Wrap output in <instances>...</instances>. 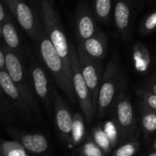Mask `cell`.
Listing matches in <instances>:
<instances>
[{"label":"cell","mask_w":156,"mask_h":156,"mask_svg":"<svg viewBox=\"0 0 156 156\" xmlns=\"http://www.w3.org/2000/svg\"><path fill=\"white\" fill-rule=\"evenodd\" d=\"M0 39H2V26L0 23Z\"/></svg>","instance_id":"obj_34"},{"label":"cell","mask_w":156,"mask_h":156,"mask_svg":"<svg viewBox=\"0 0 156 156\" xmlns=\"http://www.w3.org/2000/svg\"><path fill=\"white\" fill-rule=\"evenodd\" d=\"M113 0H93V12L96 19L107 24L111 20L113 11Z\"/></svg>","instance_id":"obj_20"},{"label":"cell","mask_w":156,"mask_h":156,"mask_svg":"<svg viewBox=\"0 0 156 156\" xmlns=\"http://www.w3.org/2000/svg\"><path fill=\"white\" fill-rule=\"evenodd\" d=\"M113 21L115 27L124 40L131 34V0H114Z\"/></svg>","instance_id":"obj_14"},{"label":"cell","mask_w":156,"mask_h":156,"mask_svg":"<svg viewBox=\"0 0 156 156\" xmlns=\"http://www.w3.org/2000/svg\"><path fill=\"white\" fill-rule=\"evenodd\" d=\"M77 153L81 156H104L105 153L94 141L91 134H87L86 139L78 148Z\"/></svg>","instance_id":"obj_22"},{"label":"cell","mask_w":156,"mask_h":156,"mask_svg":"<svg viewBox=\"0 0 156 156\" xmlns=\"http://www.w3.org/2000/svg\"><path fill=\"white\" fill-rule=\"evenodd\" d=\"M4 2L15 21L36 42L43 30V27L39 24L29 4L26 0H4Z\"/></svg>","instance_id":"obj_7"},{"label":"cell","mask_w":156,"mask_h":156,"mask_svg":"<svg viewBox=\"0 0 156 156\" xmlns=\"http://www.w3.org/2000/svg\"><path fill=\"white\" fill-rule=\"evenodd\" d=\"M91 135H92L94 141L97 143V144L105 153V154H109L112 152L113 147H112V143H111L107 133H105L103 127H101V126L94 127L92 130Z\"/></svg>","instance_id":"obj_24"},{"label":"cell","mask_w":156,"mask_h":156,"mask_svg":"<svg viewBox=\"0 0 156 156\" xmlns=\"http://www.w3.org/2000/svg\"><path fill=\"white\" fill-rule=\"evenodd\" d=\"M53 110L58 138L64 144L69 145L73 115L71 114V112L66 101L57 92L54 96Z\"/></svg>","instance_id":"obj_10"},{"label":"cell","mask_w":156,"mask_h":156,"mask_svg":"<svg viewBox=\"0 0 156 156\" xmlns=\"http://www.w3.org/2000/svg\"><path fill=\"white\" fill-rule=\"evenodd\" d=\"M156 29V9L154 10L152 13H150L148 16H145V18L142 21L140 25V32L142 35H149L153 33Z\"/></svg>","instance_id":"obj_26"},{"label":"cell","mask_w":156,"mask_h":156,"mask_svg":"<svg viewBox=\"0 0 156 156\" xmlns=\"http://www.w3.org/2000/svg\"><path fill=\"white\" fill-rule=\"evenodd\" d=\"M30 154L16 140L0 139V156H29Z\"/></svg>","instance_id":"obj_21"},{"label":"cell","mask_w":156,"mask_h":156,"mask_svg":"<svg viewBox=\"0 0 156 156\" xmlns=\"http://www.w3.org/2000/svg\"><path fill=\"white\" fill-rule=\"evenodd\" d=\"M113 111L114 121L121 134V143L129 139L136 138L137 122L133 104L126 92L124 84L114 101Z\"/></svg>","instance_id":"obj_6"},{"label":"cell","mask_w":156,"mask_h":156,"mask_svg":"<svg viewBox=\"0 0 156 156\" xmlns=\"http://www.w3.org/2000/svg\"><path fill=\"white\" fill-rule=\"evenodd\" d=\"M3 102L7 103V101L5 100V94H4V92H3V90H2V88H1V86H0V104H2Z\"/></svg>","instance_id":"obj_31"},{"label":"cell","mask_w":156,"mask_h":156,"mask_svg":"<svg viewBox=\"0 0 156 156\" xmlns=\"http://www.w3.org/2000/svg\"><path fill=\"white\" fill-rule=\"evenodd\" d=\"M154 79H156V76H155V77H154Z\"/></svg>","instance_id":"obj_35"},{"label":"cell","mask_w":156,"mask_h":156,"mask_svg":"<svg viewBox=\"0 0 156 156\" xmlns=\"http://www.w3.org/2000/svg\"><path fill=\"white\" fill-rule=\"evenodd\" d=\"M40 14L45 34L49 38L66 65L70 69V44L68 41L54 2L52 0H42L40 4Z\"/></svg>","instance_id":"obj_3"},{"label":"cell","mask_w":156,"mask_h":156,"mask_svg":"<svg viewBox=\"0 0 156 156\" xmlns=\"http://www.w3.org/2000/svg\"><path fill=\"white\" fill-rule=\"evenodd\" d=\"M6 132L12 138L19 142L30 154H42L49 149L48 142L42 133L24 132L13 127L7 129Z\"/></svg>","instance_id":"obj_13"},{"label":"cell","mask_w":156,"mask_h":156,"mask_svg":"<svg viewBox=\"0 0 156 156\" xmlns=\"http://www.w3.org/2000/svg\"><path fill=\"white\" fill-rule=\"evenodd\" d=\"M76 48H77L80 71L90 91L93 109L96 113L97 106H98L99 90L102 78L101 75V67L99 65L98 60H95L91 58L90 56H88L79 46L76 47Z\"/></svg>","instance_id":"obj_9"},{"label":"cell","mask_w":156,"mask_h":156,"mask_svg":"<svg viewBox=\"0 0 156 156\" xmlns=\"http://www.w3.org/2000/svg\"><path fill=\"white\" fill-rule=\"evenodd\" d=\"M0 86L5 96L7 97L8 101L21 113L23 118L27 121L34 118L27 101L5 69H0Z\"/></svg>","instance_id":"obj_11"},{"label":"cell","mask_w":156,"mask_h":156,"mask_svg":"<svg viewBox=\"0 0 156 156\" xmlns=\"http://www.w3.org/2000/svg\"><path fill=\"white\" fill-rule=\"evenodd\" d=\"M123 84L124 82L122 80L120 58L115 52L107 63L100 85L98 106L96 111V117L99 120H102L105 117L112 105H113L114 101Z\"/></svg>","instance_id":"obj_2"},{"label":"cell","mask_w":156,"mask_h":156,"mask_svg":"<svg viewBox=\"0 0 156 156\" xmlns=\"http://www.w3.org/2000/svg\"><path fill=\"white\" fill-rule=\"evenodd\" d=\"M139 150L140 143L136 138H133L122 142L121 145L114 148L112 154L113 156H133L136 154Z\"/></svg>","instance_id":"obj_23"},{"label":"cell","mask_w":156,"mask_h":156,"mask_svg":"<svg viewBox=\"0 0 156 156\" xmlns=\"http://www.w3.org/2000/svg\"><path fill=\"white\" fill-rule=\"evenodd\" d=\"M85 118L82 112H75L73 114V122H72V128L70 133V142L69 147L75 148L80 146L84 140L86 139V126H85Z\"/></svg>","instance_id":"obj_17"},{"label":"cell","mask_w":156,"mask_h":156,"mask_svg":"<svg viewBox=\"0 0 156 156\" xmlns=\"http://www.w3.org/2000/svg\"><path fill=\"white\" fill-rule=\"evenodd\" d=\"M70 50V69H71V78L74 92L77 98V101L80 104L81 112L88 123H90L93 121L94 116L96 115L93 109L91 94L89 90V87L83 78V75L80 71L79 58L77 54V48L73 44L69 46Z\"/></svg>","instance_id":"obj_5"},{"label":"cell","mask_w":156,"mask_h":156,"mask_svg":"<svg viewBox=\"0 0 156 156\" xmlns=\"http://www.w3.org/2000/svg\"><path fill=\"white\" fill-rule=\"evenodd\" d=\"M151 151H156V139L154 141V143H153V144H152Z\"/></svg>","instance_id":"obj_32"},{"label":"cell","mask_w":156,"mask_h":156,"mask_svg":"<svg viewBox=\"0 0 156 156\" xmlns=\"http://www.w3.org/2000/svg\"><path fill=\"white\" fill-rule=\"evenodd\" d=\"M133 58L135 69L140 72H144L148 69L151 63V58L148 49L144 45L138 43L133 48Z\"/></svg>","instance_id":"obj_19"},{"label":"cell","mask_w":156,"mask_h":156,"mask_svg":"<svg viewBox=\"0 0 156 156\" xmlns=\"http://www.w3.org/2000/svg\"><path fill=\"white\" fill-rule=\"evenodd\" d=\"M9 14V11L5 4V2H2L0 0V23L4 22V20L7 17Z\"/></svg>","instance_id":"obj_28"},{"label":"cell","mask_w":156,"mask_h":156,"mask_svg":"<svg viewBox=\"0 0 156 156\" xmlns=\"http://www.w3.org/2000/svg\"><path fill=\"white\" fill-rule=\"evenodd\" d=\"M35 43L37 44L40 59L52 75L55 82L64 92L69 101L72 104H75L77 98L72 84L71 69L66 65L62 58L59 56L44 30H42Z\"/></svg>","instance_id":"obj_1"},{"label":"cell","mask_w":156,"mask_h":156,"mask_svg":"<svg viewBox=\"0 0 156 156\" xmlns=\"http://www.w3.org/2000/svg\"><path fill=\"white\" fill-rule=\"evenodd\" d=\"M5 58V70L16 83L28 106L31 109L34 118L40 120L41 112L37 101L36 100V94L33 90L30 76L28 70L26 69L21 55L9 49L5 45L2 46Z\"/></svg>","instance_id":"obj_4"},{"label":"cell","mask_w":156,"mask_h":156,"mask_svg":"<svg viewBox=\"0 0 156 156\" xmlns=\"http://www.w3.org/2000/svg\"><path fill=\"white\" fill-rule=\"evenodd\" d=\"M28 72L34 92L48 113L50 112L51 106H53L56 91L52 90V85L47 71L37 60H36L34 58H31Z\"/></svg>","instance_id":"obj_8"},{"label":"cell","mask_w":156,"mask_h":156,"mask_svg":"<svg viewBox=\"0 0 156 156\" xmlns=\"http://www.w3.org/2000/svg\"><path fill=\"white\" fill-rule=\"evenodd\" d=\"M144 88L149 90L150 91L154 92L156 94V79H153L151 80L150 81H148L145 85H144Z\"/></svg>","instance_id":"obj_29"},{"label":"cell","mask_w":156,"mask_h":156,"mask_svg":"<svg viewBox=\"0 0 156 156\" xmlns=\"http://www.w3.org/2000/svg\"><path fill=\"white\" fill-rule=\"evenodd\" d=\"M0 69H5V58L2 46H0Z\"/></svg>","instance_id":"obj_30"},{"label":"cell","mask_w":156,"mask_h":156,"mask_svg":"<svg viewBox=\"0 0 156 156\" xmlns=\"http://www.w3.org/2000/svg\"><path fill=\"white\" fill-rule=\"evenodd\" d=\"M146 155L148 156H156V151H150L149 153L146 154Z\"/></svg>","instance_id":"obj_33"},{"label":"cell","mask_w":156,"mask_h":156,"mask_svg":"<svg viewBox=\"0 0 156 156\" xmlns=\"http://www.w3.org/2000/svg\"><path fill=\"white\" fill-rule=\"evenodd\" d=\"M2 26V39L4 40L5 46L16 53L22 55V41L17 31L15 19L9 13L7 17L1 23Z\"/></svg>","instance_id":"obj_16"},{"label":"cell","mask_w":156,"mask_h":156,"mask_svg":"<svg viewBox=\"0 0 156 156\" xmlns=\"http://www.w3.org/2000/svg\"><path fill=\"white\" fill-rule=\"evenodd\" d=\"M137 95L142 103L156 112V94L144 87L137 90Z\"/></svg>","instance_id":"obj_27"},{"label":"cell","mask_w":156,"mask_h":156,"mask_svg":"<svg viewBox=\"0 0 156 156\" xmlns=\"http://www.w3.org/2000/svg\"><path fill=\"white\" fill-rule=\"evenodd\" d=\"M96 16L93 9L86 2H80L76 10L75 27L78 43L95 35L99 30L96 24Z\"/></svg>","instance_id":"obj_12"},{"label":"cell","mask_w":156,"mask_h":156,"mask_svg":"<svg viewBox=\"0 0 156 156\" xmlns=\"http://www.w3.org/2000/svg\"><path fill=\"white\" fill-rule=\"evenodd\" d=\"M141 126L145 136H151L156 133V112L144 103H140Z\"/></svg>","instance_id":"obj_18"},{"label":"cell","mask_w":156,"mask_h":156,"mask_svg":"<svg viewBox=\"0 0 156 156\" xmlns=\"http://www.w3.org/2000/svg\"><path fill=\"white\" fill-rule=\"evenodd\" d=\"M78 46L88 56L98 61L105 58L108 50V42L106 35L100 30L92 37L85 39L80 43H78Z\"/></svg>","instance_id":"obj_15"},{"label":"cell","mask_w":156,"mask_h":156,"mask_svg":"<svg viewBox=\"0 0 156 156\" xmlns=\"http://www.w3.org/2000/svg\"><path fill=\"white\" fill-rule=\"evenodd\" d=\"M105 133H107L112 145L113 147V149L115 147H117V144L121 143V134H120V131L119 128L115 122L114 120L112 121H109L107 122L104 123V127H103Z\"/></svg>","instance_id":"obj_25"}]
</instances>
